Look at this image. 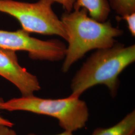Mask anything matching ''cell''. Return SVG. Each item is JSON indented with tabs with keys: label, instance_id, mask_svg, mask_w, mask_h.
Here are the masks:
<instances>
[{
	"label": "cell",
	"instance_id": "52a82bcc",
	"mask_svg": "<svg viewBox=\"0 0 135 135\" xmlns=\"http://www.w3.org/2000/svg\"><path fill=\"white\" fill-rule=\"evenodd\" d=\"M81 8L87 10L91 18L100 22L106 21L111 12L108 0H76L73 9Z\"/></svg>",
	"mask_w": 135,
	"mask_h": 135
},
{
	"label": "cell",
	"instance_id": "7a4b0ae2",
	"mask_svg": "<svg viewBox=\"0 0 135 135\" xmlns=\"http://www.w3.org/2000/svg\"><path fill=\"white\" fill-rule=\"evenodd\" d=\"M135 61V45L115 43L97 50L84 63L73 78L71 96L80 97L97 85H105L113 97L117 94L119 76Z\"/></svg>",
	"mask_w": 135,
	"mask_h": 135
},
{
	"label": "cell",
	"instance_id": "2e32d148",
	"mask_svg": "<svg viewBox=\"0 0 135 135\" xmlns=\"http://www.w3.org/2000/svg\"><path fill=\"white\" fill-rule=\"evenodd\" d=\"M132 135H135V133H134V134H132Z\"/></svg>",
	"mask_w": 135,
	"mask_h": 135
},
{
	"label": "cell",
	"instance_id": "6da1fadb",
	"mask_svg": "<svg viewBox=\"0 0 135 135\" xmlns=\"http://www.w3.org/2000/svg\"><path fill=\"white\" fill-rule=\"evenodd\" d=\"M61 20L68 43L62 67L64 73L87 52L113 46L116 43L115 38L123 33L110 21L100 22L92 19L84 8L65 12Z\"/></svg>",
	"mask_w": 135,
	"mask_h": 135
},
{
	"label": "cell",
	"instance_id": "5b68a950",
	"mask_svg": "<svg viewBox=\"0 0 135 135\" xmlns=\"http://www.w3.org/2000/svg\"><path fill=\"white\" fill-rule=\"evenodd\" d=\"M23 29L15 32L0 30V47L27 52L33 60L59 61L65 58L66 46L59 40L43 41L30 36Z\"/></svg>",
	"mask_w": 135,
	"mask_h": 135
},
{
	"label": "cell",
	"instance_id": "ba28073f",
	"mask_svg": "<svg viewBox=\"0 0 135 135\" xmlns=\"http://www.w3.org/2000/svg\"><path fill=\"white\" fill-rule=\"evenodd\" d=\"M135 111H132L115 125L97 128L92 135H132L135 133Z\"/></svg>",
	"mask_w": 135,
	"mask_h": 135
},
{
	"label": "cell",
	"instance_id": "5bb4252c",
	"mask_svg": "<svg viewBox=\"0 0 135 135\" xmlns=\"http://www.w3.org/2000/svg\"><path fill=\"white\" fill-rule=\"evenodd\" d=\"M73 132H69V131H65L63 133H61V134H57V135H73L72 134ZM27 135H35L34 134H30Z\"/></svg>",
	"mask_w": 135,
	"mask_h": 135
},
{
	"label": "cell",
	"instance_id": "277c9868",
	"mask_svg": "<svg viewBox=\"0 0 135 135\" xmlns=\"http://www.w3.org/2000/svg\"><path fill=\"white\" fill-rule=\"evenodd\" d=\"M51 0L27 3L14 0H0V12L18 20L22 29L29 33L56 35L66 41L67 35L61 19L54 12Z\"/></svg>",
	"mask_w": 135,
	"mask_h": 135
},
{
	"label": "cell",
	"instance_id": "30bf717a",
	"mask_svg": "<svg viewBox=\"0 0 135 135\" xmlns=\"http://www.w3.org/2000/svg\"><path fill=\"white\" fill-rule=\"evenodd\" d=\"M117 19L124 20L127 22L128 28L132 36H135V12L123 17H117Z\"/></svg>",
	"mask_w": 135,
	"mask_h": 135
},
{
	"label": "cell",
	"instance_id": "4fadbf2b",
	"mask_svg": "<svg viewBox=\"0 0 135 135\" xmlns=\"http://www.w3.org/2000/svg\"><path fill=\"white\" fill-rule=\"evenodd\" d=\"M10 128L6 126L0 125V135H7Z\"/></svg>",
	"mask_w": 135,
	"mask_h": 135
},
{
	"label": "cell",
	"instance_id": "7c38bea8",
	"mask_svg": "<svg viewBox=\"0 0 135 135\" xmlns=\"http://www.w3.org/2000/svg\"><path fill=\"white\" fill-rule=\"evenodd\" d=\"M4 102V100L2 98H0V105ZM0 125L6 126L9 128H12L14 126V124L12 122L7 119H6L5 118H3L2 116H0Z\"/></svg>",
	"mask_w": 135,
	"mask_h": 135
},
{
	"label": "cell",
	"instance_id": "9a60e30c",
	"mask_svg": "<svg viewBox=\"0 0 135 135\" xmlns=\"http://www.w3.org/2000/svg\"><path fill=\"white\" fill-rule=\"evenodd\" d=\"M7 135H17V134L14 130H12V129L10 128V129L8 131Z\"/></svg>",
	"mask_w": 135,
	"mask_h": 135
},
{
	"label": "cell",
	"instance_id": "3957f363",
	"mask_svg": "<svg viewBox=\"0 0 135 135\" xmlns=\"http://www.w3.org/2000/svg\"><path fill=\"white\" fill-rule=\"evenodd\" d=\"M70 96L58 99H43L34 95L22 96L4 101L0 110L26 111L57 119L65 131L73 132L85 127L89 117L86 102Z\"/></svg>",
	"mask_w": 135,
	"mask_h": 135
},
{
	"label": "cell",
	"instance_id": "8992f818",
	"mask_svg": "<svg viewBox=\"0 0 135 135\" xmlns=\"http://www.w3.org/2000/svg\"><path fill=\"white\" fill-rule=\"evenodd\" d=\"M0 76L17 87L22 96L34 95L41 90L37 77L22 67L14 51L0 47Z\"/></svg>",
	"mask_w": 135,
	"mask_h": 135
},
{
	"label": "cell",
	"instance_id": "8fae6325",
	"mask_svg": "<svg viewBox=\"0 0 135 135\" xmlns=\"http://www.w3.org/2000/svg\"><path fill=\"white\" fill-rule=\"evenodd\" d=\"M54 2H56L63 6L66 12H71L73 10L74 5L76 0H51Z\"/></svg>",
	"mask_w": 135,
	"mask_h": 135
},
{
	"label": "cell",
	"instance_id": "9c48e42d",
	"mask_svg": "<svg viewBox=\"0 0 135 135\" xmlns=\"http://www.w3.org/2000/svg\"><path fill=\"white\" fill-rule=\"evenodd\" d=\"M109 4L119 17L135 12V0H109Z\"/></svg>",
	"mask_w": 135,
	"mask_h": 135
}]
</instances>
